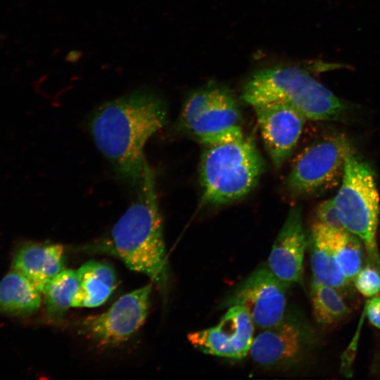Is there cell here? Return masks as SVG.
I'll return each mask as SVG.
<instances>
[{
  "mask_svg": "<svg viewBox=\"0 0 380 380\" xmlns=\"http://www.w3.org/2000/svg\"><path fill=\"white\" fill-rule=\"evenodd\" d=\"M167 122L165 99L155 89L141 87L100 105L91 115L88 128L116 176L137 186L148 164L146 143Z\"/></svg>",
  "mask_w": 380,
  "mask_h": 380,
  "instance_id": "6da1fadb",
  "label": "cell"
},
{
  "mask_svg": "<svg viewBox=\"0 0 380 380\" xmlns=\"http://www.w3.org/2000/svg\"><path fill=\"white\" fill-rule=\"evenodd\" d=\"M137 187L135 198L109 233L82 250L116 257L163 290L167 280V262L155 174L148 164Z\"/></svg>",
  "mask_w": 380,
  "mask_h": 380,
  "instance_id": "7a4b0ae2",
  "label": "cell"
},
{
  "mask_svg": "<svg viewBox=\"0 0 380 380\" xmlns=\"http://www.w3.org/2000/svg\"><path fill=\"white\" fill-rule=\"evenodd\" d=\"M243 99L251 106L287 104L315 121H346L353 106L336 96L306 70L275 66L256 71L245 84Z\"/></svg>",
  "mask_w": 380,
  "mask_h": 380,
  "instance_id": "3957f363",
  "label": "cell"
},
{
  "mask_svg": "<svg viewBox=\"0 0 380 380\" xmlns=\"http://www.w3.org/2000/svg\"><path fill=\"white\" fill-rule=\"evenodd\" d=\"M265 168L251 137L205 145L200 163L203 201L218 205L243 197L256 185Z\"/></svg>",
  "mask_w": 380,
  "mask_h": 380,
  "instance_id": "277c9868",
  "label": "cell"
},
{
  "mask_svg": "<svg viewBox=\"0 0 380 380\" xmlns=\"http://www.w3.org/2000/svg\"><path fill=\"white\" fill-rule=\"evenodd\" d=\"M344 229L363 243L367 262L380 269L376 234L379 196L374 172L351 150L346 159L341 186L333 198Z\"/></svg>",
  "mask_w": 380,
  "mask_h": 380,
  "instance_id": "5b68a950",
  "label": "cell"
},
{
  "mask_svg": "<svg viewBox=\"0 0 380 380\" xmlns=\"http://www.w3.org/2000/svg\"><path fill=\"white\" fill-rule=\"evenodd\" d=\"M176 128L205 146L235 141L245 135L236 99L227 88L213 84L187 95Z\"/></svg>",
  "mask_w": 380,
  "mask_h": 380,
  "instance_id": "8992f818",
  "label": "cell"
},
{
  "mask_svg": "<svg viewBox=\"0 0 380 380\" xmlns=\"http://www.w3.org/2000/svg\"><path fill=\"white\" fill-rule=\"evenodd\" d=\"M352 150L342 134L319 139L295 159L285 182L293 195L304 196L326 190L342 178L346 157Z\"/></svg>",
  "mask_w": 380,
  "mask_h": 380,
  "instance_id": "52a82bcc",
  "label": "cell"
},
{
  "mask_svg": "<svg viewBox=\"0 0 380 380\" xmlns=\"http://www.w3.org/2000/svg\"><path fill=\"white\" fill-rule=\"evenodd\" d=\"M151 290L149 284L121 296L107 311L86 317L80 333L101 346L126 341L147 317Z\"/></svg>",
  "mask_w": 380,
  "mask_h": 380,
  "instance_id": "ba28073f",
  "label": "cell"
},
{
  "mask_svg": "<svg viewBox=\"0 0 380 380\" xmlns=\"http://www.w3.org/2000/svg\"><path fill=\"white\" fill-rule=\"evenodd\" d=\"M288 286L268 267H262L239 284L224 299L222 306L244 308L254 325L264 329L284 317Z\"/></svg>",
  "mask_w": 380,
  "mask_h": 380,
  "instance_id": "9c48e42d",
  "label": "cell"
},
{
  "mask_svg": "<svg viewBox=\"0 0 380 380\" xmlns=\"http://www.w3.org/2000/svg\"><path fill=\"white\" fill-rule=\"evenodd\" d=\"M307 324L295 315H285L277 324L262 329L254 337L250 354L257 364L277 367L296 363L306 354L312 341Z\"/></svg>",
  "mask_w": 380,
  "mask_h": 380,
  "instance_id": "30bf717a",
  "label": "cell"
},
{
  "mask_svg": "<svg viewBox=\"0 0 380 380\" xmlns=\"http://www.w3.org/2000/svg\"><path fill=\"white\" fill-rule=\"evenodd\" d=\"M253 322L246 309L228 308L213 327L188 334L191 345L201 352L218 357L241 359L249 353L254 336Z\"/></svg>",
  "mask_w": 380,
  "mask_h": 380,
  "instance_id": "8fae6325",
  "label": "cell"
},
{
  "mask_svg": "<svg viewBox=\"0 0 380 380\" xmlns=\"http://www.w3.org/2000/svg\"><path fill=\"white\" fill-rule=\"evenodd\" d=\"M265 148L275 166H281L292 153L302 133L305 117L281 102L253 106Z\"/></svg>",
  "mask_w": 380,
  "mask_h": 380,
  "instance_id": "7c38bea8",
  "label": "cell"
},
{
  "mask_svg": "<svg viewBox=\"0 0 380 380\" xmlns=\"http://www.w3.org/2000/svg\"><path fill=\"white\" fill-rule=\"evenodd\" d=\"M308 244L301 209L299 206L292 207L272 247L268 268L289 286L300 283Z\"/></svg>",
  "mask_w": 380,
  "mask_h": 380,
  "instance_id": "4fadbf2b",
  "label": "cell"
},
{
  "mask_svg": "<svg viewBox=\"0 0 380 380\" xmlns=\"http://www.w3.org/2000/svg\"><path fill=\"white\" fill-rule=\"evenodd\" d=\"M12 270L25 277L40 292L65 270L64 247L61 244L27 242L16 251Z\"/></svg>",
  "mask_w": 380,
  "mask_h": 380,
  "instance_id": "5bb4252c",
  "label": "cell"
},
{
  "mask_svg": "<svg viewBox=\"0 0 380 380\" xmlns=\"http://www.w3.org/2000/svg\"><path fill=\"white\" fill-rule=\"evenodd\" d=\"M79 286L72 307L93 308L105 303L115 290L113 268L99 260H89L76 270Z\"/></svg>",
  "mask_w": 380,
  "mask_h": 380,
  "instance_id": "9a60e30c",
  "label": "cell"
},
{
  "mask_svg": "<svg viewBox=\"0 0 380 380\" xmlns=\"http://www.w3.org/2000/svg\"><path fill=\"white\" fill-rule=\"evenodd\" d=\"M41 305L40 292L21 273L12 270L0 281V313L26 316Z\"/></svg>",
  "mask_w": 380,
  "mask_h": 380,
  "instance_id": "2e32d148",
  "label": "cell"
},
{
  "mask_svg": "<svg viewBox=\"0 0 380 380\" xmlns=\"http://www.w3.org/2000/svg\"><path fill=\"white\" fill-rule=\"evenodd\" d=\"M311 268L317 281L346 291L351 283L341 270L319 225L315 222L308 238Z\"/></svg>",
  "mask_w": 380,
  "mask_h": 380,
  "instance_id": "e0dca14e",
  "label": "cell"
},
{
  "mask_svg": "<svg viewBox=\"0 0 380 380\" xmlns=\"http://www.w3.org/2000/svg\"><path fill=\"white\" fill-rule=\"evenodd\" d=\"M317 222V221H315ZM336 262L350 282L362 268L365 248L362 241L346 229L331 228L319 222ZM366 252V251H365Z\"/></svg>",
  "mask_w": 380,
  "mask_h": 380,
  "instance_id": "ac0fdd59",
  "label": "cell"
},
{
  "mask_svg": "<svg viewBox=\"0 0 380 380\" xmlns=\"http://www.w3.org/2000/svg\"><path fill=\"white\" fill-rule=\"evenodd\" d=\"M343 291L313 279L310 285V298L316 322L323 326L337 324L350 313V308Z\"/></svg>",
  "mask_w": 380,
  "mask_h": 380,
  "instance_id": "d6986e66",
  "label": "cell"
},
{
  "mask_svg": "<svg viewBox=\"0 0 380 380\" xmlns=\"http://www.w3.org/2000/svg\"><path fill=\"white\" fill-rule=\"evenodd\" d=\"M78 286L77 272L73 270H63L49 282L43 292L49 319H58L72 307Z\"/></svg>",
  "mask_w": 380,
  "mask_h": 380,
  "instance_id": "ffe728a7",
  "label": "cell"
},
{
  "mask_svg": "<svg viewBox=\"0 0 380 380\" xmlns=\"http://www.w3.org/2000/svg\"><path fill=\"white\" fill-rule=\"evenodd\" d=\"M353 284L364 296H377L380 293V269L367 262L355 276Z\"/></svg>",
  "mask_w": 380,
  "mask_h": 380,
  "instance_id": "44dd1931",
  "label": "cell"
},
{
  "mask_svg": "<svg viewBox=\"0 0 380 380\" xmlns=\"http://www.w3.org/2000/svg\"><path fill=\"white\" fill-rule=\"evenodd\" d=\"M316 217L317 222L326 226L344 229L338 217L333 198L328 199L319 204L316 212Z\"/></svg>",
  "mask_w": 380,
  "mask_h": 380,
  "instance_id": "7402d4cb",
  "label": "cell"
},
{
  "mask_svg": "<svg viewBox=\"0 0 380 380\" xmlns=\"http://www.w3.org/2000/svg\"><path fill=\"white\" fill-rule=\"evenodd\" d=\"M365 313L369 322L380 329V297L374 296L367 303Z\"/></svg>",
  "mask_w": 380,
  "mask_h": 380,
  "instance_id": "603a6c76",
  "label": "cell"
}]
</instances>
